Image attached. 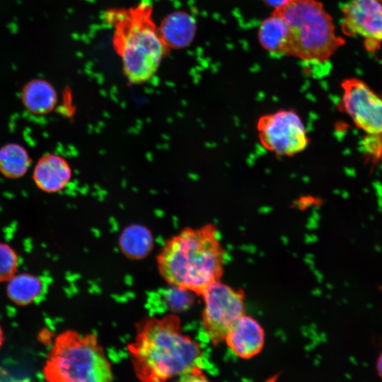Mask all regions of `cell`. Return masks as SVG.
Wrapping results in <instances>:
<instances>
[{
	"label": "cell",
	"instance_id": "e0dca14e",
	"mask_svg": "<svg viewBox=\"0 0 382 382\" xmlns=\"http://www.w3.org/2000/svg\"><path fill=\"white\" fill-rule=\"evenodd\" d=\"M42 288L38 277L30 274H19L8 280L7 294L16 304L25 306L35 301L40 296Z\"/></svg>",
	"mask_w": 382,
	"mask_h": 382
},
{
	"label": "cell",
	"instance_id": "603a6c76",
	"mask_svg": "<svg viewBox=\"0 0 382 382\" xmlns=\"http://www.w3.org/2000/svg\"><path fill=\"white\" fill-rule=\"evenodd\" d=\"M3 341H4V335H3L2 329L0 326V348L3 344Z\"/></svg>",
	"mask_w": 382,
	"mask_h": 382
},
{
	"label": "cell",
	"instance_id": "52a82bcc",
	"mask_svg": "<svg viewBox=\"0 0 382 382\" xmlns=\"http://www.w3.org/2000/svg\"><path fill=\"white\" fill-rule=\"evenodd\" d=\"M201 296L204 302V330L216 345L224 340L232 325L243 315V294L217 280L209 285Z\"/></svg>",
	"mask_w": 382,
	"mask_h": 382
},
{
	"label": "cell",
	"instance_id": "30bf717a",
	"mask_svg": "<svg viewBox=\"0 0 382 382\" xmlns=\"http://www.w3.org/2000/svg\"><path fill=\"white\" fill-rule=\"evenodd\" d=\"M224 340L236 356L248 359L261 351L265 332L255 319L243 314L232 325Z\"/></svg>",
	"mask_w": 382,
	"mask_h": 382
},
{
	"label": "cell",
	"instance_id": "5b68a950",
	"mask_svg": "<svg viewBox=\"0 0 382 382\" xmlns=\"http://www.w3.org/2000/svg\"><path fill=\"white\" fill-rule=\"evenodd\" d=\"M51 382H109L111 364L96 335H82L72 330L60 333L54 342L43 368Z\"/></svg>",
	"mask_w": 382,
	"mask_h": 382
},
{
	"label": "cell",
	"instance_id": "3957f363",
	"mask_svg": "<svg viewBox=\"0 0 382 382\" xmlns=\"http://www.w3.org/2000/svg\"><path fill=\"white\" fill-rule=\"evenodd\" d=\"M150 3L129 8H113L105 15L112 28V44L121 59L125 76L134 84L149 81L168 51L153 19Z\"/></svg>",
	"mask_w": 382,
	"mask_h": 382
},
{
	"label": "cell",
	"instance_id": "9a60e30c",
	"mask_svg": "<svg viewBox=\"0 0 382 382\" xmlns=\"http://www.w3.org/2000/svg\"><path fill=\"white\" fill-rule=\"evenodd\" d=\"M154 247V236L146 226L132 224L127 226L119 238V248L125 257L134 260L145 258Z\"/></svg>",
	"mask_w": 382,
	"mask_h": 382
},
{
	"label": "cell",
	"instance_id": "9c48e42d",
	"mask_svg": "<svg viewBox=\"0 0 382 382\" xmlns=\"http://www.w3.org/2000/svg\"><path fill=\"white\" fill-rule=\"evenodd\" d=\"M342 30L363 38L366 50L375 54L382 44V0H351L342 8Z\"/></svg>",
	"mask_w": 382,
	"mask_h": 382
},
{
	"label": "cell",
	"instance_id": "7a4b0ae2",
	"mask_svg": "<svg viewBox=\"0 0 382 382\" xmlns=\"http://www.w3.org/2000/svg\"><path fill=\"white\" fill-rule=\"evenodd\" d=\"M160 275L170 286L201 295L222 272V249L214 225L187 227L167 240L157 256Z\"/></svg>",
	"mask_w": 382,
	"mask_h": 382
},
{
	"label": "cell",
	"instance_id": "277c9868",
	"mask_svg": "<svg viewBox=\"0 0 382 382\" xmlns=\"http://www.w3.org/2000/svg\"><path fill=\"white\" fill-rule=\"evenodd\" d=\"M274 11L289 28L286 56L306 64L323 65L345 43L337 34L332 16L318 0H286Z\"/></svg>",
	"mask_w": 382,
	"mask_h": 382
},
{
	"label": "cell",
	"instance_id": "8fae6325",
	"mask_svg": "<svg viewBox=\"0 0 382 382\" xmlns=\"http://www.w3.org/2000/svg\"><path fill=\"white\" fill-rule=\"evenodd\" d=\"M72 175L68 161L54 154H46L36 163L33 178L36 186L48 193L62 190L69 183Z\"/></svg>",
	"mask_w": 382,
	"mask_h": 382
},
{
	"label": "cell",
	"instance_id": "44dd1931",
	"mask_svg": "<svg viewBox=\"0 0 382 382\" xmlns=\"http://www.w3.org/2000/svg\"><path fill=\"white\" fill-rule=\"evenodd\" d=\"M267 5L277 8L281 6L286 0H262Z\"/></svg>",
	"mask_w": 382,
	"mask_h": 382
},
{
	"label": "cell",
	"instance_id": "4fadbf2b",
	"mask_svg": "<svg viewBox=\"0 0 382 382\" xmlns=\"http://www.w3.org/2000/svg\"><path fill=\"white\" fill-rule=\"evenodd\" d=\"M257 39L260 46L268 53L286 56L289 41L288 25L284 18L273 11L260 23Z\"/></svg>",
	"mask_w": 382,
	"mask_h": 382
},
{
	"label": "cell",
	"instance_id": "7c38bea8",
	"mask_svg": "<svg viewBox=\"0 0 382 382\" xmlns=\"http://www.w3.org/2000/svg\"><path fill=\"white\" fill-rule=\"evenodd\" d=\"M158 29L162 41L168 48H184L195 37L196 22L189 13L175 11L166 16Z\"/></svg>",
	"mask_w": 382,
	"mask_h": 382
},
{
	"label": "cell",
	"instance_id": "6da1fadb",
	"mask_svg": "<svg viewBox=\"0 0 382 382\" xmlns=\"http://www.w3.org/2000/svg\"><path fill=\"white\" fill-rule=\"evenodd\" d=\"M127 349L135 375L141 381H165L202 371L201 347L183 332L180 318L175 314L141 321Z\"/></svg>",
	"mask_w": 382,
	"mask_h": 382
},
{
	"label": "cell",
	"instance_id": "d6986e66",
	"mask_svg": "<svg viewBox=\"0 0 382 382\" xmlns=\"http://www.w3.org/2000/svg\"><path fill=\"white\" fill-rule=\"evenodd\" d=\"M173 289L167 293V301L170 308L174 311H182L187 308L192 303L190 291L173 286Z\"/></svg>",
	"mask_w": 382,
	"mask_h": 382
},
{
	"label": "cell",
	"instance_id": "5bb4252c",
	"mask_svg": "<svg viewBox=\"0 0 382 382\" xmlns=\"http://www.w3.org/2000/svg\"><path fill=\"white\" fill-rule=\"evenodd\" d=\"M23 105L34 115H45L52 111L57 102V94L52 85L40 79L28 82L21 93Z\"/></svg>",
	"mask_w": 382,
	"mask_h": 382
},
{
	"label": "cell",
	"instance_id": "ac0fdd59",
	"mask_svg": "<svg viewBox=\"0 0 382 382\" xmlns=\"http://www.w3.org/2000/svg\"><path fill=\"white\" fill-rule=\"evenodd\" d=\"M18 257L15 250L8 245L0 243V282L8 281L15 275Z\"/></svg>",
	"mask_w": 382,
	"mask_h": 382
},
{
	"label": "cell",
	"instance_id": "7402d4cb",
	"mask_svg": "<svg viewBox=\"0 0 382 382\" xmlns=\"http://www.w3.org/2000/svg\"><path fill=\"white\" fill-rule=\"evenodd\" d=\"M376 369L378 375L382 378V352L378 358L376 362Z\"/></svg>",
	"mask_w": 382,
	"mask_h": 382
},
{
	"label": "cell",
	"instance_id": "8992f818",
	"mask_svg": "<svg viewBox=\"0 0 382 382\" xmlns=\"http://www.w3.org/2000/svg\"><path fill=\"white\" fill-rule=\"evenodd\" d=\"M256 129L262 146L278 156H294L306 150L310 139L300 115L282 109L259 117Z\"/></svg>",
	"mask_w": 382,
	"mask_h": 382
},
{
	"label": "cell",
	"instance_id": "ba28073f",
	"mask_svg": "<svg viewBox=\"0 0 382 382\" xmlns=\"http://www.w3.org/2000/svg\"><path fill=\"white\" fill-rule=\"evenodd\" d=\"M341 87V109L365 132L382 134V96L357 78L345 79Z\"/></svg>",
	"mask_w": 382,
	"mask_h": 382
},
{
	"label": "cell",
	"instance_id": "ffe728a7",
	"mask_svg": "<svg viewBox=\"0 0 382 382\" xmlns=\"http://www.w3.org/2000/svg\"><path fill=\"white\" fill-rule=\"evenodd\" d=\"M364 144L368 154L376 157L382 156V134H369Z\"/></svg>",
	"mask_w": 382,
	"mask_h": 382
},
{
	"label": "cell",
	"instance_id": "2e32d148",
	"mask_svg": "<svg viewBox=\"0 0 382 382\" xmlns=\"http://www.w3.org/2000/svg\"><path fill=\"white\" fill-rule=\"evenodd\" d=\"M31 158L21 145L9 143L0 148V173L8 178H19L28 171Z\"/></svg>",
	"mask_w": 382,
	"mask_h": 382
}]
</instances>
